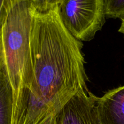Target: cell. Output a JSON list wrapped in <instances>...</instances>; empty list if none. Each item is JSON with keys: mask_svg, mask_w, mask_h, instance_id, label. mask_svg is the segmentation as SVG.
<instances>
[{"mask_svg": "<svg viewBox=\"0 0 124 124\" xmlns=\"http://www.w3.org/2000/svg\"><path fill=\"white\" fill-rule=\"evenodd\" d=\"M30 46L33 82L24 124H42L74 96L88 90L83 44L63 25L56 6L36 8Z\"/></svg>", "mask_w": 124, "mask_h": 124, "instance_id": "6da1fadb", "label": "cell"}, {"mask_svg": "<svg viewBox=\"0 0 124 124\" xmlns=\"http://www.w3.org/2000/svg\"><path fill=\"white\" fill-rule=\"evenodd\" d=\"M36 6L33 0H8L0 30V59L13 93L12 124H24L31 92L33 65L30 35Z\"/></svg>", "mask_w": 124, "mask_h": 124, "instance_id": "7a4b0ae2", "label": "cell"}, {"mask_svg": "<svg viewBox=\"0 0 124 124\" xmlns=\"http://www.w3.org/2000/svg\"><path fill=\"white\" fill-rule=\"evenodd\" d=\"M59 17L67 30L79 41H90L105 22L104 0H62Z\"/></svg>", "mask_w": 124, "mask_h": 124, "instance_id": "3957f363", "label": "cell"}, {"mask_svg": "<svg viewBox=\"0 0 124 124\" xmlns=\"http://www.w3.org/2000/svg\"><path fill=\"white\" fill-rule=\"evenodd\" d=\"M97 98L89 90L76 94L58 114L59 124H98Z\"/></svg>", "mask_w": 124, "mask_h": 124, "instance_id": "277c9868", "label": "cell"}, {"mask_svg": "<svg viewBox=\"0 0 124 124\" xmlns=\"http://www.w3.org/2000/svg\"><path fill=\"white\" fill-rule=\"evenodd\" d=\"M96 111L100 124H124V85L98 97Z\"/></svg>", "mask_w": 124, "mask_h": 124, "instance_id": "5b68a950", "label": "cell"}, {"mask_svg": "<svg viewBox=\"0 0 124 124\" xmlns=\"http://www.w3.org/2000/svg\"><path fill=\"white\" fill-rule=\"evenodd\" d=\"M13 110V89L0 59V124H12Z\"/></svg>", "mask_w": 124, "mask_h": 124, "instance_id": "8992f818", "label": "cell"}, {"mask_svg": "<svg viewBox=\"0 0 124 124\" xmlns=\"http://www.w3.org/2000/svg\"><path fill=\"white\" fill-rule=\"evenodd\" d=\"M104 6L107 18H124V0H104Z\"/></svg>", "mask_w": 124, "mask_h": 124, "instance_id": "52a82bcc", "label": "cell"}, {"mask_svg": "<svg viewBox=\"0 0 124 124\" xmlns=\"http://www.w3.org/2000/svg\"><path fill=\"white\" fill-rule=\"evenodd\" d=\"M36 8L39 10H46L58 6L62 0H33Z\"/></svg>", "mask_w": 124, "mask_h": 124, "instance_id": "ba28073f", "label": "cell"}, {"mask_svg": "<svg viewBox=\"0 0 124 124\" xmlns=\"http://www.w3.org/2000/svg\"><path fill=\"white\" fill-rule=\"evenodd\" d=\"M8 0H0V30L7 13V4Z\"/></svg>", "mask_w": 124, "mask_h": 124, "instance_id": "9c48e42d", "label": "cell"}, {"mask_svg": "<svg viewBox=\"0 0 124 124\" xmlns=\"http://www.w3.org/2000/svg\"><path fill=\"white\" fill-rule=\"evenodd\" d=\"M119 31L124 35V18L122 19V23H121V27H120L119 29Z\"/></svg>", "mask_w": 124, "mask_h": 124, "instance_id": "30bf717a", "label": "cell"}, {"mask_svg": "<svg viewBox=\"0 0 124 124\" xmlns=\"http://www.w3.org/2000/svg\"><path fill=\"white\" fill-rule=\"evenodd\" d=\"M98 124H100V123H99V120H98Z\"/></svg>", "mask_w": 124, "mask_h": 124, "instance_id": "8fae6325", "label": "cell"}, {"mask_svg": "<svg viewBox=\"0 0 124 124\" xmlns=\"http://www.w3.org/2000/svg\"><path fill=\"white\" fill-rule=\"evenodd\" d=\"M59 124V123H58ZM48 124V123H47V124Z\"/></svg>", "mask_w": 124, "mask_h": 124, "instance_id": "7c38bea8", "label": "cell"}]
</instances>
